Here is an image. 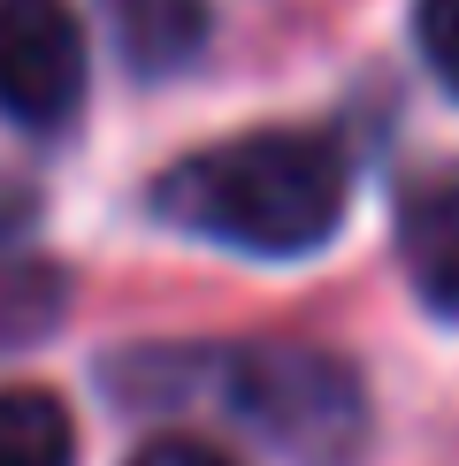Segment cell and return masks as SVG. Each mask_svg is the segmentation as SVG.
Segmentation results:
<instances>
[{"instance_id": "obj_1", "label": "cell", "mask_w": 459, "mask_h": 466, "mask_svg": "<svg viewBox=\"0 0 459 466\" xmlns=\"http://www.w3.org/2000/svg\"><path fill=\"white\" fill-rule=\"evenodd\" d=\"M344 153L321 130H245V138L199 146L153 184V215L215 238L230 252L299 260L344 222Z\"/></svg>"}, {"instance_id": "obj_2", "label": "cell", "mask_w": 459, "mask_h": 466, "mask_svg": "<svg viewBox=\"0 0 459 466\" xmlns=\"http://www.w3.org/2000/svg\"><path fill=\"white\" fill-rule=\"evenodd\" d=\"M230 405H238L245 429H260L276 451H291L299 466H337L360 443V382L337 360L299 352V344H253V352H230L222 367Z\"/></svg>"}, {"instance_id": "obj_3", "label": "cell", "mask_w": 459, "mask_h": 466, "mask_svg": "<svg viewBox=\"0 0 459 466\" xmlns=\"http://www.w3.org/2000/svg\"><path fill=\"white\" fill-rule=\"evenodd\" d=\"M85 24L69 0H0V115L62 130L85 107Z\"/></svg>"}, {"instance_id": "obj_4", "label": "cell", "mask_w": 459, "mask_h": 466, "mask_svg": "<svg viewBox=\"0 0 459 466\" xmlns=\"http://www.w3.org/2000/svg\"><path fill=\"white\" fill-rule=\"evenodd\" d=\"M398 260L421 290L429 314L459 321V168L421 177L398 207Z\"/></svg>"}, {"instance_id": "obj_5", "label": "cell", "mask_w": 459, "mask_h": 466, "mask_svg": "<svg viewBox=\"0 0 459 466\" xmlns=\"http://www.w3.org/2000/svg\"><path fill=\"white\" fill-rule=\"evenodd\" d=\"M100 8L138 76H168L207 46V0H100Z\"/></svg>"}, {"instance_id": "obj_6", "label": "cell", "mask_w": 459, "mask_h": 466, "mask_svg": "<svg viewBox=\"0 0 459 466\" xmlns=\"http://www.w3.org/2000/svg\"><path fill=\"white\" fill-rule=\"evenodd\" d=\"M0 466H76V429L54 390L38 382L0 390Z\"/></svg>"}, {"instance_id": "obj_7", "label": "cell", "mask_w": 459, "mask_h": 466, "mask_svg": "<svg viewBox=\"0 0 459 466\" xmlns=\"http://www.w3.org/2000/svg\"><path fill=\"white\" fill-rule=\"evenodd\" d=\"M69 306V276L38 252H0V352H24V344L54 337Z\"/></svg>"}, {"instance_id": "obj_8", "label": "cell", "mask_w": 459, "mask_h": 466, "mask_svg": "<svg viewBox=\"0 0 459 466\" xmlns=\"http://www.w3.org/2000/svg\"><path fill=\"white\" fill-rule=\"evenodd\" d=\"M413 46L429 76L459 100V0H413Z\"/></svg>"}, {"instance_id": "obj_9", "label": "cell", "mask_w": 459, "mask_h": 466, "mask_svg": "<svg viewBox=\"0 0 459 466\" xmlns=\"http://www.w3.org/2000/svg\"><path fill=\"white\" fill-rule=\"evenodd\" d=\"M130 466H230L215 443H199V436H161V443H146Z\"/></svg>"}]
</instances>
